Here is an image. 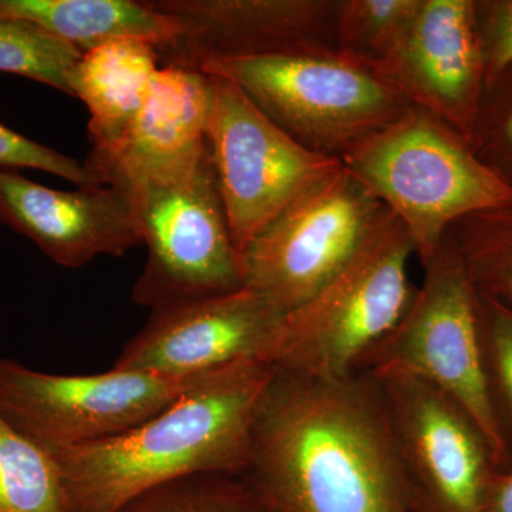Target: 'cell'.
<instances>
[{
  "instance_id": "obj_17",
  "label": "cell",
  "mask_w": 512,
  "mask_h": 512,
  "mask_svg": "<svg viewBox=\"0 0 512 512\" xmlns=\"http://www.w3.org/2000/svg\"><path fill=\"white\" fill-rule=\"evenodd\" d=\"M160 67L158 46L140 37L110 40L82 53L69 74V89L89 111L93 148L110 146L126 130Z\"/></svg>"
},
{
  "instance_id": "obj_9",
  "label": "cell",
  "mask_w": 512,
  "mask_h": 512,
  "mask_svg": "<svg viewBox=\"0 0 512 512\" xmlns=\"http://www.w3.org/2000/svg\"><path fill=\"white\" fill-rule=\"evenodd\" d=\"M200 379H167L116 367L96 375H52L0 357V416L56 454L136 429Z\"/></svg>"
},
{
  "instance_id": "obj_19",
  "label": "cell",
  "mask_w": 512,
  "mask_h": 512,
  "mask_svg": "<svg viewBox=\"0 0 512 512\" xmlns=\"http://www.w3.org/2000/svg\"><path fill=\"white\" fill-rule=\"evenodd\" d=\"M0 512H70L55 457L0 416Z\"/></svg>"
},
{
  "instance_id": "obj_16",
  "label": "cell",
  "mask_w": 512,
  "mask_h": 512,
  "mask_svg": "<svg viewBox=\"0 0 512 512\" xmlns=\"http://www.w3.org/2000/svg\"><path fill=\"white\" fill-rule=\"evenodd\" d=\"M210 77L201 70L161 64L143 106L110 146L84 161L101 185H120L180 160L207 143Z\"/></svg>"
},
{
  "instance_id": "obj_26",
  "label": "cell",
  "mask_w": 512,
  "mask_h": 512,
  "mask_svg": "<svg viewBox=\"0 0 512 512\" xmlns=\"http://www.w3.org/2000/svg\"><path fill=\"white\" fill-rule=\"evenodd\" d=\"M43 171L79 187L101 185L87 165L0 123V171Z\"/></svg>"
},
{
  "instance_id": "obj_1",
  "label": "cell",
  "mask_w": 512,
  "mask_h": 512,
  "mask_svg": "<svg viewBox=\"0 0 512 512\" xmlns=\"http://www.w3.org/2000/svg\"><path fill=\"white\" fill-rule=\"evenodd\" d=\"M245 476L275 512H414L375 380L275 369Z\"/></svg>"
},
{
  "instance_id": "obj_29",
  "label": "cell",
  "mask_w": 512,
  "mask_h": 512,
  "mask_svg": "<svg viewBox=\"0 0 512 512\" xmlns=\"http://www.w3.org/2000/svg\"><path fill=\"white\" fill-rule=\"evenodd\" d=\"M414 512H420V511H417L416 508H414Z\"/></svg>"
},
{
  "instance_id": "obj_12",
  "label": "cell",
  "mask_w": 512,
  "mask_h": 512,
  "mask_svg": "<svg viewBox=\"0 0 512 512\" xmlns=\"http://www.w3.org/2000/svg\"><path fill=\"white\" fill-rule=\"evenodd\" d=\"M284 315L249 288L154 309L113 367L194 380L241 360L265 362Z\"/></svg>"
},
{
  "instance_id": "obj_20",
  "label": "cell",
  "mask_w": 512,
  "mask_h": 512,
  "mask_svg": "<svg viewBox=\"0 0 512 512\" xmlns=\"http://www.w3.org/2000/svg\"><path fill=\"white\" fill-rule=\"evenodd\" d=\"M450 235L480 295L512 309V204L468 215Z\"/></svg>"
},
{
  "instance_id": "obj_13",
  "label": "cell",
  "mask_w": 512,
  "mask_h": 512,
  "mask_svg": "<svg viewBox=\"0 0 512 512\" xmlns=\"http://www.w3.org/2000/svg\"><path fill=\"white\" fill-rule=\"evenodd\" d=\"M373 70L471 146L485 93L474 0H421L402 42Z\"/></svg>"
},
{
  "instance_id": "obj_8",
  "label": "cell",
  "mask_w": 512,
  "mask_h": 512,
  "mask_svg": "<svg viewBox=\"0 0 512 512\" xmlns=\"http://www.w3.org/2000/svg\"><path fill=\"white\" fill-rule=\"evenodd\" d=\"M384 205L343 165L301 192L242 254L245 288L288 313L343 268Z\"/></svg>"
},
{
  "instance_id": "obj_3",
  "label": "cell",
  "mask_w": 512,
  "mask_h": 512,
  "mask_svg": "<svg viewBox=\"0 0 512 512\" xmlns=\"http://www.w3.org/2000/svg\"><path fill=\"white\" fill-rule=\"evenodd\" d=\"M340 163L397 218L426 265L457 221L512 204L466 138L420 107L350 147Z\"/></svg>"
},
{
  "instance_id": "obj_18",
  "label": "cell",
  "mask_w": 512,
  "mask_h": 512,
  "mask_svg": "<svg viewBox=\"0 0 512 512\" xmlns=\"http://www.w3.org/2000/svg\"><path fill=\"white\" fill-rule=\"evenodd\" d=\"M0 19L30 23L82 53L121 37L163 49L180 33L170 16L137 0H0Z\"/></svg>"
},
{
  "instance_id": "obj_27",
  "label": "cell",
  "mask_w": 512,
  "mask_h": 512,
  "mask_svg": "<svg viewBox=\"0 0 512 512\" xmlns=\"http://www.w3.org/2000/svg\"><path fill=\"white\" fill-rule=\"evenodd\" d=\"M485 89L512 66V0H474Z\"/></svg>"
},
{
  "instance_id": "obj_7",
  "label": "cell",
  "mask_w": 512,
  "mask_h": 512,
  "mask_svg": "<svg viewBox=\"0 0 512 512\" xmlns=\"http://www.w3.org/2000/svg\"><path fill=\"white\" fill-rule=\"evenodd\" d=\"M201 72L231 80L296 143L338 160L410 106L372 67L336 49L214 60Z\"/></svg>"
},
{
  "instance_id": "obj_2",
  "label": "cell",
  "mask_w": 512,
  "mask_h": 512,
  "mask_svg": "<svg viewBox=\"0 0 512 512\" xmlns=\"http://www.w3.org/2000/svg\"><path fill=\"white\" fill-rule=\"evenodd\" d=\"M274 375L262 360H241L201 377L136 429L52 454L70 512H116L138 494L191 474L247 473L256 413Z\"/></svg>"
},
{
  "instance_id": "obj_25",
  "label": "cell",
  "mask_w": 512,
  "mask_h": 512,
  "mask_svg": "<svg viewBox=\"0 0 512 512\" xmlns=\"http://www.w3.org/2000/svg\"><path fill=\"white\" fill-rule=\"evenodd\" d=\"M471 148L512 190V66L485 89Z\"/></svg>"
},
{
  "instance_id": "obj_15",
  "label": "cell",
  "mask_w": 512,
  "mask_h": 512,
  "mask_svg": "<svg viewBox=\"0 0 512 512\" xmlns=\"http://www.w3.org/2000/svg\"><path fill=\"white\" fill-rule=\"evenodd\" d=\"M0 225L28 238L55 264L77 269L143 245L126 195L110 185L62 191L0 171Z\"/></svg>"
},
{
  "instance_id": "obj_5",
  "label": "cell",
  "mask_w": 512,
  "mask_h": 512,
  "mask_svg": "<svg viewBox=\"0 0 512 512\" xmlns=\"http://www.w3.org/2000/svg\"><path fill=\"white\" fill-rule=\"evenodd\" d=\"M114 188L130 201L147 247L131 293L136 305L154 311L245 288L208 141Z\"/></svg>"
},
{
  "instance_id": "obj_11",
  "label": "cell",
  "mask_w": 512,
  "mask_h": 512,
  "mask_svg": "<svg viewBox=\"0 0 512 512\" xmlns=\"http://www.w3.org/2000/svg\"><path fill=\"white\" fill-rule=\"evenodd\" d=\"M373 380L382 394L414 508L481 512L485 484L497 468L476 423L451 397L424 380Z\"/></svg>"
},
{
  "instance_id": "obj_22",
  "label": "cell",
  "mask_w": 512,
  "mask_h": 512,
  "mask_svg": "<svg viewBox=\"0 0 512 512\" xmlns=\"http://www.w3.org/2000/svg\"><path fill=\"white\" fill-rule=\"evenodd\" d=\"M420 5L421 0H339L336 50L373 69L402 42Z\"/></svg>"
},
{
  "instance_id": "obj_4",
  "label": "cell",
  "mask_w": 512,
  "mask_h": 512,
  "mask_svg": "<svg viewBox=\"0 0 512 512\" xmlns=\"http://www.w3.org/2000/svg\"><path fill=\"white\" fill-rule=\"evenodd\" d=\"M412 242L384 208L348 264L311 299L285 313L265 363L289 375L342 379L355 375L370 349L412 305Z\"/></svg>"
},
{
  "instance_id": "obj_14",
  "label": "cell",
  "mask_w": 512,
  "mask_h": 512,
  "mask_svg": "<svg viewBox=\"0 0 512 512\" xmlns=\"http://www.w3.org/2000/svg\"><path fill=\"white\" fill-rule=\"evenodd\" d=\"M177 23L161 64L201 70L221 59L336 49L339 0H150Z\"/></svg>"
},
{
  "instance_id": "obj_10",
  "label": "cell",
  "mask_w": 512,
  "mask_h": 512,
  "mask_svg": "<svg viewBox=\"0 0 512 512\" xmlns=\"http://www.w3.org/2000/svg\"><path fill=\"white\" fill-rule=\"evenodd\" d=\"M208 77V147L232 241L242 258L301 192L342 163L296 143L231 80Z\"/></svg>"
},
{
  "instance_id": "obj_28",
  "label": "cell",
  "mask_w": 512,
  "mask_h": 512,
  "mask_svg": "<svg viewBox=\"0 0 512 512\" xmlns=\"http://www.w3.org/2000/svg\"><path fill=\"white\" fill-rule=\"evenodd\" d=\"M481 512H512V468L493 470L485 484Z\"/></svg>"
},
{
  "instance_id": "obj_6",
  "label": "cell",
  "mask_w": 512,
  "mask_h": 512,
  "mask_svg": "<svg viewBox=\"0 0 512 512\" xmlns=\"http://www.w3.org/2000/svg\"><path fill=\"white\" fill-rule=\"evenodd\" d=\"M423 268V284L412 305L392 332L360 360L355 375L406 376L433 384L476 423L495 468L508 470L488 384L483 298L450 231Z\"/></svg>"
},
{
  "instance_id": "obj_24",
  "label": "cell",
  "mask_w": 512,
  "mask_h": 512,
  "mask_svg": "<svg viewBox=\"0 0 512 512\" xmlns=\"http://www.w3.org/2000/svg\"><path fill=\"white\" fill-rule=\"evenodd\" d=\"M481 298L488 384L512 468V309L483 295Z\"/></svg>"
},
{
  "instance_id": "obj_23",
  "label": "cell",
  "mask_w": 512,
  "mask_h": 512,
  "mask_svg": "<svg viewBox=\"0 0 512 512\" xmlns=\"http://www.w3.org/2000/svg\"><path fill=\"white\" fill-rule=\"evenodd\" d=\"M82 52L20 20L0 19V73L15 74L69 94V74Z\"/></svg>"
},
{
  "instance_id": "obj_21",
  "label": "cell",
  "mask_w": 512,
  "mask_h": 512,
  "mask_svg": "<svg viewBox=\"0 0 512 512\" xmlns=\"http://www.w3.org/2000/svg\"><path fill=\"white\" fill-rule=\"evenodd\" d=\"M116 512H275L245 474H191L150 488Z\"/></svg>"
}]
</instances>
